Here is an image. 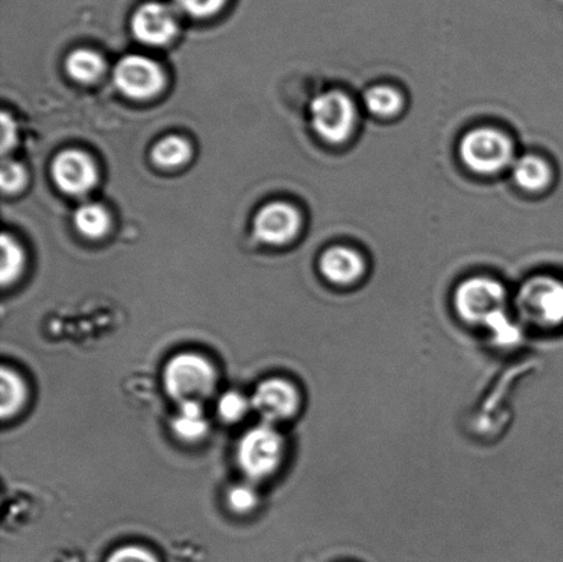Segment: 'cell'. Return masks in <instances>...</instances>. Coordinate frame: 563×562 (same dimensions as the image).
Returning <instances> with one entry per match:
<instances>
[{
  "mask_svg": "<svg viewBox=\"0 0 563 562\" xmlns=\"http://www.w3.org/2000/svg\"><path fill=\"white\" fill-rule=\"evenodd\" d=\"M250 405L247 400L239 393H228L220 398L218 404V412L223 421L229 423L244 420Z\"/></svg>",
  "mask_w": 563,
  "mask_h": 562,
  "instance_id": "21",
  "label": "cell"
},
{
  "mask_svg": "<svg viewBox=\"0 0 563 562\" xmlns=\"http://www.w3.org/2000/svg\"><path fill=\"white\" fill-rule=\"evenodd\" d=\"M164 384L170 398L180 405L202 404L217 388V372L206 357L180 354L165 368Z\"/></svg>",
  "mask_w": 563,
  "mask_h": 562,
  "instance_id": "3",
  "label": "cell"
},
{
  "mask_svg": "<svg viewBox=\"0 0 563 562\" xmlns=\"http://www.w3.org/2000/svg\"><path fill=\"white\" fill-rule=\"evenodd\" d=\"M512 178L521 189L539 191L550 184L551 169L543 158L529 154L512 164Z\"/></svg>",
  "mask_w": 563,
  "mask_h": 562,
  "instance_id": "13",
  "label": "cell"
},
{
  "mask_svg": "<svg viewBox=\"0 0 563 562\" xmlns=\"http://www.w3.org/2000/svg\"><path fill=\"white\" fill-rule=\"evenodd\" d=\"M174 2L186 14L196 19H208L219 13L228 0H174Z\"/></svg>",
  "mask_w": 563,
  "mask_h": 562,
  "instance_id": "22",
  "label": "cell"
},
{
  "mask_svg": "<svg viewBox=\"0 0 563 562\" xmlns=\"http://www.w3.org/2000/svg\"><path fill=\"white\" fill-rule=\"evenodd\" d=\"M132 32L147 46H165L178 35V20L169 5L151 2L141 5L132 16Z\"/></svg>",
  "mask_w": 563,
  "mask_h": 562,
  "instance_id": "9",
  "label": "cell"
},
{
  "mask_svg": "<svg viewBox=\"0 0 563 562\" xmlns=\"http://www.w3.org/2000/svg\"><path fill=\"white\" fill-rule=\"evenodd\" d=\"M0 412L3 420L20 411L26 398V388L19 374L3 367L0 373Z\"/></svg>",
  "mask_w": 563,
  "mask_h": 562,
  "instance_id": "17",
  "label": "cell"
},
{
  "mask_svg": "<svg viewBox=\"0 0 563 562\" xmlns=\"http://www.w3.org/2000/svg\"><path fill=\"white\" fill-rule=\"evenodd\" d=\"M24 268V252L21 246L16 244L13 236L3 234L2 236V275L3 286L13 284Z\"/></svg>",
  "mask_w": 563,
  "mask_h": 562,
  "instance_id": "20",
  "label": "cell"
},
{
  "mask_svg": "<svg viewBox=\"0 0 563 562\" xmlns=\"http://www.w3.org/2000/svg\"><path fill=\"white\" fill-rule=\"evenodd\" d=\"M320 273L335 286H352L364 275L366 264L356 251L345 246H333L320 256Z\"/></svg>",
  "mask_w": 563,
  "mask_h": 562,
  "instance_id": "12",
  "label": "cell"
},
{
  "mask_svg": "<svg viewBox=\"0 0 563 562\" xmlns=\"http://www.w3.org/2000/svg\"><path fill=\"white\" fill-rule=\"evenodd\" d=\"M114 82L124 96L147 99L164 88L165 76L158 64L142 55H129L114 69Z\"/></svg>",
  "mask_w": 563,
  "mask_h": 562,
  "instance_id": "7",
  "label": "cell"
},
{
  "mask_svg": "<svg viewBox=\"0 0 563 562\" xmlns=\"http://www.w3.org/2000/svg\"><path fill=\"white\" fill-rule=\"evenodd\" d=\"M66 70L71 79L88 85L101 77L104 70V60L101 55L91 49H77L66 59Z\"/></svg>",
  "mask_w": 563,
  "mask_h": 562,
  "instance_id": "15",
  "label": "cell"
},
{
  "mask_svg": "<svg viewBox=\"0 0 563 562\" xmlns=\"http://www.w3.org/2000/svg\"><path fill=\"white\" fill-rule=\"evenodd\" d=\"M75 225L87 239H101L108 233L110 217L99 203H85L75 213Z\"/></svg>",
  "mask_w": 563,
  "mask_h": 562,
  "instance_id": "18",
  "label": "cell"
},
{
  "mask_svg": "<svg viewBox=\"0 0 563 562\" xmlns=\"http://www.w3.org/2000/svg\"><path fill=\"white\" fill-rule=\"evenodd\" d=\"M191 147L189 142L179 136H167L153 147V162L158 167L174 168L189 162Z\"/></svg>",
  "mask_w": 563,
  "mask_h": 562,
  "instance_id": "19",
  "label": "cell"
},
{
  "mask_svg": "<svg viewBox=\"0 0 563 562\" xmlns=\"http://www.w3.org/2000/svg\"><path fill=\"white\" fill-rule=\"evenodd\" d=\"M25 180V169L20 163L13 162V159H4L2 164V174H0V181H2L3 191H19L24 187Z\"/></svg>",
  "mask_w": 563,
  "mask_h": 562,
  "instance_id": "23",
  "label": "cell"
},
{
  "mask_svg": "<svg viewBox=\"0 0 563 562\" xmlns=\"http://www.w3.org/2000/svg\"><path fill=\"white\" fill-rule=\"evenodd\" d=\"M311 125L329 143H344L356 123V108L346 93L333 90L320 93L311 103Z\"/></svg>",
  "mask_w": 563,
  "mask_h": 562,
  "instance_id": "5",
  "label": "cell"
},
{
  "mask_svg": "<svg viewBox=\"0 0 563 562\" xmlns=\"http://www.w3.org/2000/svg\"><path fill=\"white\" fill-rule=\"evenodd\" d=\"M2 152L8 153L10 147L14 146L16 140V129L13 119L8 113L2 115Z\"/></svg>",
  "mask_w": 563,
  "mask_h": 562,
  "instance_id": "26",
  "label": "cell"
},
{
  "mask_svg": "<svg viewBox=\"0 0 563 562\" xmlns=\"http://www.w3.org/2000/svg\"><path fill=\"white\" fill-rule=\"evenodd\" d=\"M301 396L286 379L269 378L258 385L252 407L267 423L290 420L300 410Z\"/></svg>",
  "mask_w": 563,
  "mask_h": 562,
  "instance_id": "8",
  "label": "cell"
},
{
  "mask_svg": "<svg viewBox=\"0 0 563 562\" xmlns=\"http://www.w3.org/2000/svg\"><path fill=\"white\" fill-rule=\"evenodd\" d=\"M364 104L377 118L389 119L400 112L405 99L394 87L375 86L364 93Z\"/></svg>",
  "mask_w": 563,
  "mask_h": 562,
  "instance_id": "16",
  "label": "cell"
},
{
  "mask_svg": "<svg viewBox=\"0 0 563 562\" xmlns=\"http://www.w3.org/2000/svg\"><path fill=\"white\" fill-rule=\"evenodd\" d=\"M173 429L176 437L186 440V442L200 440L208 431V423L206 417H203L201 404L189 401V404L180 405V411L175 417Z\"/></svg>",
  "mask_w": 563,
  "mask_h": 562,
  "instance_id": "14",
  "label": "cell"
},
{
  "mask_svg": "<svg viewBox=\"0 0 563 562\" xmlns=\"http://www.w3.org/2000/svg\"><path fill=\"white\" fill-rule=\"evenodd\" d=\"M108 562H157L146 550L141 548H124L112 554Z\"/></svg>",
  "mask_w": 563,
  "mask_h": 562,
  "instance_id": "25",
  "label": "cell"
},
{
  "mask_svg": "<svg viewBox=\"0 0 563 562\" xmlns=\"http://www.w3.org/2000/svg\"><path fill=\"white\" fill-rule=\"evenodd\" d=\"M53 178L60 190L70 196H82L96 186L98 170L87 154L77 151L59 153L54 158Z\"/></svg>",
  "mask_w": 563,
  "mask_h": 562,
  "instance_id": "10",
  "label": "cell"
},
{
  "mask_svg": "<svg viewBox=\"0 0 563 562\" xmlns=\"http://www.w3.org/2000/svg\"><path fill=\"white\" fill-rule=\"evenodd\" d=\"M256 503V494L247 487H235L229 494L230 508L236 514H247L255 508Z\"/></svg>",
  "mask_w": 563,
  "mask_h": 562,
  "instance_id": "24",
  "label": "cell"
},
{
  "mask_svg": "<svg viewBox=\"0 0 563 562\" xmlns=\"http://www.w3.org/2000/svg\"><path fill=\"white\" fill-rule=\"evenodd\" d=\"M460 151L466 167L479 175L498 174L509 167L515 158V146L510 137L494 129L467 132Z\"/></svg>",
  "mask_w": 563,
  "mask_h": 562,
  "instance_id": "4",
  "label": "cell"
},
{
  "mask_svg": "<svg viewBox=\"0 0 563 562\" xmlns=\"http://www.w3.org/2000/svg\"><path fill=\"white\" fill-rule=\"evenodd\" d=\"M284 439L269 426L253 428L239 445L240 465L252 478L273 475L284 460Z\"/></svg>",
  "mask_w": 563,
  "mask_h": 562,
  "instance_id": "6",
  "label": "cell"
},
{
  "mask_svg": "<svg viewBox=\"0 0 563 562\" xmlns=\"http://www.w3.org/2000/svg\"><path fill=\"white\" fill-rule=\"evenodd\" d=\"M521 322L537 332H554L563 327V283L537 275L526 280L517 294Z\"/></svg>",
  "mask_w": 563,
  "mask_h": 562,
  "instance_id": "2",
  "label": "cell"
},
{
  "mask_svg": "<svg viewBox=\"0 0 563 562\" xmlns=\"http://www.w3.org/2000/svg\"><path fill=\"white\" fill-rule=\"evenodd\" d=\"M300 214L285 202H272L257 212L253 229L257 240L268 245H284L300 229Z\"/></svg>",
  "mask_w": 563,
  "mask_h": 562,
  "instance_id": "11",
  "label": "cell"
},
{
  "mask_svg": "<svg viewBox=\"0 0 563 562\" xmlns=\"http://www.w3.org/2000/svg\"><path fill=\"white\" fill-rule=\"evenodd\" d=\"M452 306L460 321L471 328H483L495 334L511 330L507 316V290L489 277L463 280L454 291Z\"/></svg>",
  "mask_w": 563,
  "mask_h": 562,
  "instance_id": "1",
  "label": "cell"
}]
</instances>
